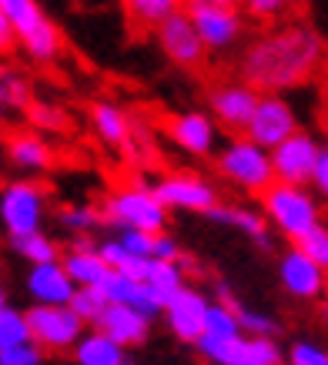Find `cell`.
Wrapping results in <instances>:
<instances>
[{"mask_svg": "<svg viewBox=\"0 0 328 365\" xmlns=\"http://www.w3.org/2000/svg\"><path fill=\"white\" fill-rule=\"evenodd\" d=\"M325 57V41L308 24H285L245 47L238 61L241 84L258 94H282L302 88L318 74Z\"/></svg>", "mask_w": 328, "mask_h": 365, "instance_id": "6da1fadb", "label": "cell"}, {"mask_svg": "<svg viewBox=\"0 0 328 365\" xmlns=\"http://www.w3.org/2000/svg\"><path fill=\"white\" fill-rule=\"evenodd\" d=\"M262 205H265V222H272L278 228V235H285L288 242L295 245L308 228H315L322 222V205L318 195L308 188H295V185H278L262 191Z\"/></svg>", "mask_w": 328, "mask_h": 365, "instance_id": "7a4b0ae2", "label": "cell"}, {"mask_svg": "<svg viewBox=\"0 0 328 365\" xmlns=\"http://www.w3.org/2000/svg\"><path fill=\"white\" fill-rule=\"evenodd\" d=\"M0 11L11 21L14 37H17V44H24L31 61H37V64L57 61L64 37L57 31V24L41 11L37 0H0Z\"/></svg>", "mask_w": 328, "mask_h": 365, "instance_id": "3957f363", "label": "cell"}, {"mask_svg": "<svg viewBox=\"0 0 328 365\" xmlns=\"http://www.w3.org/2000/svg\"><path fill=\"white\" fill-rule=\"evenodd\" d=\"M101 218L121 232L158 235L168 228V211L161 208V201L154 198L151 188H121L108 195Z\"/></svg>", "mask_w": 328, "mask_h": 365, "instance_id": "277c9868", "label": "cell"}, {"mask_svg": "<svg viewBox=\"0 0 328 365\" xmlns=\"http://www.w3.org/2000/svg\"><path fill=\"white\" fill-rule=\"evenodd\" d=\"M218 171L221 178L235 185V188L248 191V195H262L265 188L275 185L272 161L268 151H262L258 144H252L248 138H235L218 151Z\"/></svg>", "mask_w": 328, "mask_h": 365, "instance_id": "5b68a950", "label": "cell"}, {"mask_svg": "<svg viewBox=\"0 0 328 365\" xmlns=\"http://www.w3.org/2000/svg\"><path fill=\"white\" fill-rule=\"evenodd\" d=\"M47 215V195L34 181H11L0 191V225L7 238H24V235L41 232Z\"/></svg>", "mask_w": 328, "mask_h": 365, "instance_id": "8992f818", "label": "cell"}, {"mask_svg": "<svg viewBox=\"0 0 328 365\" xmlns=\"http://www.w3.org/2000/svg\"><path fill=\"white\" fill-rule=\"evenodd\" d=\"M24 319L31 329V342L41 352H71L77 339L88 332V325L67 305H34L24 312Z\"/></svg>", "mask_w": 328, "mask_h": 365, "instance_id": "52a82bcc", "label": "cell"}, {"mask_svg": "<svg viewBox=\"0 0 328 365\" xmlns=\"http://www.w3.org/2000/svg\"><path fill=\"white\" fill-rule=\"evenodd\" d=\"M298 128V114L295 108L282 98V94H258V104H255V114L245 134L241 138H248L252 144H258L262 151H272L285 138H292Z\"/></svg>", "mask_w": 328, "mask_h": 365, "instance_id": "ba28073f", "label": "cell"}, {"mask_svg": "<svg viewBox=\"0 0 328 365\" xmlns=\"http://www.w3.org/2000/svg\"><path fill=\"white\" fill-rule=\"evenodd\" d=\"M195 352L208 365H282V345L275 339H225V342H211V339H198Z\"/></svg>", "mask_w": 328, "mask_h": 365, "instance_id": "9c48e42d", "label": "cell"}, {"mask_svg": "<svg viewBox=\"0 0 328 365\" xmlns=\"http://www.w3.org/2000/svg\"><path fill=\"white\" fill-rule=\"evenodd\" d=\"M185 14L208 54L231 51L245 34V14L238 7H185Z\"/></svg>", "mask_w": 328, "mask_h": 365, "instance_id": "30bf717a", "label": "cell"}, {"mask_svg": "<svg viewBox=\"0 0 328 365\" xmlns=\"http://www.w3.org/2000/svg\"><path fill=\"white\" fill-rule=\"evenodd\" d=\"M322 151V144L305 131H295L292 138H285L278 148L268 151L272 161V175L278 185H295V188H308V175L315 168V158Z\"/></svg>", "mask_w": 328, "mask_h": 365, "instance_id": "8fae6325", "label": "cell"}, {"mask_svg": "<svg viewBox=\"0 0 328 365\" xmlns=\"http://www.w3.org/2000/svg\"><path fill=\"white\" fill-rule=\"evenodd\" d=\"M151 34L158 37V47L164 51V57H168L171 64L185 67V71H198V67H205V61H208V51L198 41V34L185 11L171 14V17L158 24Z\"/></svg>", "mask_w": 328, "mask_h": 365, "instance_id": "7c38bea8", "label": "cell"}, {"mask_svg": "<svg viewBox=\"0 0 328 365\" xmlns=\"http://www.w3.org/2000/svg\"><path fill=\"white\" fill-rule=\"evenodd\" d=\"M154 198L161 201L164 211H205L218 205V191L198 175H171L154 185Z\"/></svg>", "mask_w": 328, "mask_h": 365, "instance_id": "4fadbf2b", "label": "cell"}, {"mask_svg": "<svg viewBox=\"0 0 328 365\" xmlns=\"http://www.w3.org/2000/svg\"><path fill=\"white\" fill-rule=\"evenodd\" d=\"M205 312H208V295L191 285H185L175 299L164 305L161 315L178 342L195 345L198 339H201V329H205Z\"/></svg>", "mask_w": 328, "mask_h": 365, "instance_id": "5bb4252c", "label": "cell"}, {"mask_svg": "<svg viewBox=\"0 0 328 365\" xmlns=\"http://www.w3.org/2000/svg\"><path fill=\"white\" fill-rule=\"evenodd\" d=\"M211 101V121H218L221 128H228L235 134H245L248 121H252L255 114V104H258V91H252L248 84H218V88L208 94Z\"/></svg>", "mask_w": 328, "mask_h": 365, "instance_id": "9a60e30c", "label": "cell"}, {"mask_svg": "<svg viewBox=\"0 0 328 365\" xmlns=\"http://www.w3.org/2000/svg\"><path fill=\"white\" fill-rule=\"evenodd\" d=\"M278 278H282V288L292 295V299L302 302H315L325 295V268H318L315 262H308L305 255L298 252L295 245L282 255L278 262Z\"/></svg>", "mask_w": 328, "mask_h": 365, "instance_id": "2e32d148", "label": "cell"}, {"mask_svg": "<svg viewBox=\"0 0 328 365\" xmlns=\"http://www.w3.org/2000/svg\"><path fill=\"white\" fill-rule=\"evenodd\" d=\"M168 134H171V141L185 155H195V158H211L215 148H218V124L211 121V114L205 111L175 114L171 124H168Z\"/></svg>", "mask_w": 328, "mask_h": 365, "instance_id": "e0dca14e", "label": "cell"}, {"mask_svg": "<svg viewBox=\"0 0 328 365\" xmlns=\"http://www.w3.org/2000/svg\"><path fill=\"white\" fill-rule=\"evenodd\" d=\"M91 329L101 332V335H108L111 342L121 345V349L128 352V349H134V345L148 342V335H151V322L141 319V315H138L134 309H128V305H108Z\"/></svg>", "mask_w": 328, "mask_h": 365, "instance_id": "ac0fdd59", "label": "cell"}, {"mask_svg": "<svg viewBox=\"0 0 328 365\" xmlns=\"http://www.w3.org/2000/svg\"><path fill=\"white\" fill-rule=\"evenodd\" d=\"M61 268L74 282V288H98L101 278L108 275V265L101 262L98 245L91 242V235H81L71 242L67 255H61Z\"/></svg>", "mask_w": 328, "mask_h": 365, "instance_id": "d6986e66", "label": "cell"}, {"mask_svg": "<svg viewBox=\"0 0 328 365\" xmlns=\"http://www.w3.org/2000/svg\"><path fill=\"white\" fill-rule=\"evenodd\" d=\"M27 292H31L34 305H67L77 288L61 268V262H51V265H31Z\"/></svg>", "mask_w": 328, "mask_h": 365, "instance_id": "ffe728a7", "label": "cell"}, {"mask_svg": "<svg viewBox=\"0 0 328 365\" xmlns=\"http://www.w3.org/2000/svg\"><path fill=\"white\" fill-rule=\"evenodd\" d=\"M91 124H94V131H98V138L104 144L131 151V118L121 111L118 104H111V101L94 104L91 108Z\"/></svg>", "mask_w": 328, "mask_h": 365, "instance_id": "44dd1931", "label": "cell"}, {"mask_svg": "<svg viewBox=\"0 0 328 365\" xmlns=\"http://www.w3.org/2000/svg\"><path fill=\"white\" fill-rule=\"evenodd\" d=\"M71 352H74V362L77 365H124V362H128V352H124L121 345L111 342L108 335L94 332V329L81 335Z\"/></svg>", "mask_w": 328, "mask_h": 365, "instance_id": "7402d4cb", "label": "cell"}, {"mask_svg": "<svg viewBox=\"0 0 328 365\" xmlns=\"http://www.w3.org/2000/svg\"><path fill=\"white\" fill-rule=\"evenodd\" d=\"M141 285L148 288V292H154V295L168 305V302L175 299L178 292L188 285V278H185V272L178 268V262H158V258H148Z\"/></svg>", "mask_w": 328, "mask_h": 365, "instance_id": "603a6c76", "label": "cell"}, {"mask_svg": "<svg viewBox=\"0 0 328 365\" xmlns=\"http://www.w3.org/2000/svg\"><path fill=\"white\" fill-rule=\"evenodd\" d=\"M7 158L17 171H44L51 165V148L34 134H14L7 141Z\"/></svg>", "mask_w": 328, "mask_h": 365, "instance_id": "cb8c5ba5", "label": "cell"}, {"mask_svg": "<svg viewBox=\"0 0 328 365\" xmlns=\"http://www.w3.org/2000/svg\"><path fill=\"white\" fill-rule=\"evenodd\" d=\"M178 11H185V0H124V14L138 31H154Z\"/></svg>", "mask_w": 328, "mask_h": 365, "instance_id": "d4e9b609", "label": "cell"}, {"mask_svg": "<svg viewBox=\"0 0 328 365\" xmlns=\"http://www.w3.org/2000/svg\"><path fill=\"white\" fill-rule=\"evenodd\" d=\"M31 104V84L24 78L21 71L0 64V108L4 114L7 111H24Z\"/></svg>", "mask_w": 328, "mask_h": 365, "instance_id": "484cf974", "label": "cell"}, {"mask_svg": "<svg viewBox=\"0 0 328 365\" xmlns=\"http://www.w3.org/2000/svg\"><path fill=\"white\" fill-rule=\"evenodd\" d=\"M101 262L108 265V272H121V275H131L134 282L144 278V268H148V258H134L121 242H101L98 245Z\"/></svg>", "mask_w": 328, "mask_h": 365, "instance_id": "4316f807", "label": "cell"}, {"mask_svg": "<svg viewBox=\"0 0 328 365\" xmlns=\"http://www.w3.org/2000/svg\"><path fill=\"white\" fill-rule=\"evenodd\" d=\"M14 252L27 258L31 265H51V262H61V248H57L54 238H47L44 232L24 235V238H11Z\"/></svg>", "mask_w": 328, "mask_h": 365, "instance_id": "83f0119b", "label": "cell"}, {"mask_svg": "<svg viewBox=\"0 0 328 365\" xmlns=\"http://www.w3.org/2000/svg\"><path fill=\"white\" fill-rule=\"evenodd\" d=\"M57 225H61L64 232H71L74 238H81V235H91L98 225H104V218H101V211L91 208V205H67V208L57 211Z\"/></svg>", "mask_w": 328, "mask_h": 365, "instance_id": "f1b7e54d", "label": "cell"}, {"mask_svg": "<svg viewBox=\"0 0 328 365\" xmlns=\"http://www.w3.org/2000/svg\"><path fill=\"white\" fill-rule=\"evenodd\" d=\"M238 332L245 339H275L278 342V335H282V322L272 319V315H265V312H255V309H238Z\"/></svg>", "mask_w": 328, "mask_h": 365, "instance_id": "f546056e", "label": "cell"}, {"mask_svg": "<svg viewBox=\"0 0 328 365\" xmlns=\"http://www.w3.org/2000/svg\"><path fill=\"white\" fill-rule=\"evenodd\" d=\"M238 319L235 312L221 309L208 299V312H205V329H201V339H211V342H225V339H238Z\"/></svg>", "mask_w": 328, "mask_h": 365, "instance_id": "4dcf8cb0", "label": "cell"}, {"mask_svg": "<svg viewBox=\"0 0 328 365\" xmlns=\"http://www.w3.org/2000/svg\"><path fill=\"white\" fill-rule=\"evenodd\" d=\"M24 342H31V329H27L24 312L14 309V305H4L0 309V349H11V345H24Z\"/></svg>", "mask_w": 328, "mask_h": 365, "instance_id": "1f68e13d", "label": "cell"}, {"mask_svg": "<svg viewBox=\"0 0 328 365\" xmlns=\"http://www.w3.org/2000/svg\"><path fill=\"white\" fill-rule=\"evenodd\" d=\"M141 288V282H134L131 275H121V272H108V275L101 278L98 292L104 295L108 305H128L134 299V292Z\"/></svg>", "mask_w": 328, "mask_h": 365, "instance_id": "d6a6232c", "label": "cell"}, {"mask_svg": "<svg viewBox=\"0 0 328 365\" xmlns=\"http://www.w3.org/2000/svg\"><path fill=\"white\" fill-rule=\"evenodd\" d=\"M67 309L74 312L84 325H94L101 312L108 309V302H104V295H101L98 288H77L74 295H71V302H67Z\"/></svg>", "mask_w": 328, "mask_h": 365, "instance_id": "836d02e7", "label": "cell"}, {"mask_svg": "<svg viewBox=\"0 0 328 365\" xmlns=\"http://www.w3.org/2000/svg\"><path fill=\"white\" fill-rule=\"evenodd\" d=\"M295 248L305 255L308 262H315L318 268H328V228H325V222H318L315 228H308V232L295 242Z\"/></svg>", "mask_w": 328, "mask_h": 365, "instance_id": "e575fe53", "label": "cell"}, {"mask_svg": "<svg viewBox=\"0 0 328 365\" xmlns=\"http://www.w3.org/2000/svg\"><path fill=\"white\" fill-rule=\"evenodd\" d=\"M231 228L245 232L248 238L262 242L268 248V222H265L262 211H252V208H231Z\"/></svg>", "mask_w": 328, "mask_h": 365, "instance_id": "d590c367", "label": "cell"}, {"mask_svg": "<svg viewBox=\"0 0 328 365\" xmlns=\"http://www.w3.org/2000/svg\"><path fill=\"white\" fill-rule=\"evenodd\" d=\"M285 365H328V352L322 345L308 342V339H298V342L288 345V352H282Z\"/></svg>", "mask_w": 328, "mask_h": 365, "instance_id": "8d00e7d4", "label": "cell"}, {"mask_svg": "<svg viewBox=\"0 0 328 365\" xmlns=\"http://www.w3.org/2000/svg\"><path fill=\"white\" fill-rule=\"evenodd\" d=\"M298 0H241L238 11H245L255 21H278L285 14L295 7Z\"/></svg>", "mask_w": 328, "mask_h": 365, "instance_id": "74e56055", "label": "cell"}, {"mask_svg": "<svg viewBox=\"0 0 328 365\" xmlns=\"http://www.w3.org/2000/svg\"><path fill=\"white\" fill-rule=\"evenodd\" d=\"M27 118H31L34 128H41V131H64L67 128V118L57 108H47V104H41V101H31L27 108Z\"/></svg>", "mask_w": 328, "mask_h": 365, "instance_id": "f35d334b", "label": "cell"}, {"mask_svg": "<svg viewBox=\"0 0 328 365\" xmlns=\"http://www.w3.org/2000/svg\"><path fill=\"white\" fill-rule=\"evenodd\" d=\"M44 359H47V352H41L34 342L0 349V365H44Z\"/></svg>", "mask_w": 328, "mask_h": 365, "instance_id": "ab89813d", "label": "cell"}, {"mask_svg": "<svg viewBox=\"0 0 328 365\" xmlns=\"http://www.w3.org/2000/svg\"><path fill=\"white\" fill-rule=\"evenodd\" d=\"M128 309H134L141 319H148V322H154V319H161V312H164V302L154 295V292H148V288H138L134 292V299L128 302Z\"/></svg>", "mask_w": 328, "mask_h": 365, "instance_id": "60d3db41", "label": "cell"}, {"mask_svg": "<svg viewBox=\"0 0 328 365\" xmlns=\"http://www.w3.org/2000/svg\"><path fill=\"white\" fill-rule=\"evenodd\" d=\"M128 252L134 255V258H151V242H154V235H144V232H121L118 238Z\"/></svg>", "mask_w": 328, "mask_h": 365, "instance_id": "b9f144b4", "label": "cell"}, {"mask_svg": "<svg viewBox=\"0 0 328 365\" xmlns=\"http://www.w3.org/2000/svg\"><path fill=\"white\" fill-rule=\"evenodd\" d=\"M308 185L318 191V198H325L328 195V148L322 144V151L315 158V168H312V175H308Z\"/></svg>", "mask_w": 328, "mask_h": 365, "instance_id": "7bdbcfd3", "label": "cell"}, {"mask_svg": "<svg viewBox=\"0 0 328 365\" xmlns=\"http://www.w3.org/2000/svg\"><path fill=\"white\" fill-rule=\"evenodd\" d=\"M178 255H181V245L171 238V235L158 232L151 242V258H158V262H178Z\"/></svg>", "mask_w": 328, "mask_h": 365, "instance_id": "ee69618b", "label": "cell"}, {"mask_svg": "<svg viewBox=\"0 0 328 365\" xmlns=\"http://www.w3.org/2000/svg\"><path fill=\"white\" fill-rule=\"evenodd\" d=\"M215 305H221V309H228V312H235V315H238V309H241V302L235 299V295H231V288H228V282H218V285H215Z\"/></svg>", "mask_w": 328, "mask_h": 365, "instance_id": "f6af8a7d", "label": "cell"}, {"mask_svg": "<svg viewBox=\"0 0 328 365\" xmlns=\"http://www.w3.org/2000/svg\"><path fill=\"white\" fill-rule=\"evenodd\" d=\"M14 47H17V37H14V27H11V21L4 17V11H0V54H11Z\"/></svg>", "mask_w": 328, "mask_h": 365, "instance_id": "bcb514c9", "label": "cell"}, {"mask_svg": "<svg viewBox=\"0 0 328 365\" xmlns=\"http://www.w3.org/2000/svg\"><path fill=\"white\" fill-rule=\"evenodd\" d=\"M205 218H208V222H215V225H231V208H228V205H215V208L205 211Z\"/></svg>", "mask_w": 328, "mask_h": 365, "instance_id": "7dc6e473", "label": "cell"}, {"mask_svg": "<svg viewBox=\"0 0 328 365\" xmlns=\"http://www.w3.org/2000/svg\"><path fill=\"white\" fill-rule=\"evenodd\" d=\"M241 0H185V7H238Z\"/></svg>", "mask_w": 328, "mask_h": 365, "instance_id": "c3c4849f", "label": "cell"}, {"mask_svg": "<svg viewBox=\"0 0 328 365\" xmlns=\"http://www.w3.org/2000/svg\"><path fill=\"white\" fill-rule=\"evenodd\" d=\"M4 305H7V295H4V288H0V309H4Z\"/></svg>", "mask_w": 328, "mask_h": 365, "instance_id": "681fc988", "label": "cell"}, {"mask_svg": "<svg viewBox=\"0 0 328 365\" xmlns=\"http://www.w3.org/2000/svg\"><path fill=\"white\" fill-rule=\"evenodd\" d=\"M124 365H138V362H131V359H128V362H124Z\"/></svg>", "mask_w": 328, "mask_h": 365, "instance_id": "f907efd6", "label": "cell"}, {"mask_svg": "<svg viewBox=\"0 0 328 365\" xmlns=\"http://www.w3.org/2000/svg\"><path fill=\"white\" fill-rule=\"evenodd\" d=\"M0 118H4V108H0Z\"/></svg>", "mask_w": 328, "mask_h": 365, "instance_id": "816d5d0a", "label": "cell"}]
</instances>
